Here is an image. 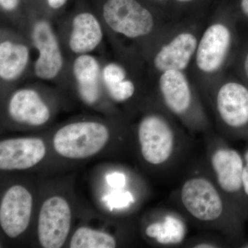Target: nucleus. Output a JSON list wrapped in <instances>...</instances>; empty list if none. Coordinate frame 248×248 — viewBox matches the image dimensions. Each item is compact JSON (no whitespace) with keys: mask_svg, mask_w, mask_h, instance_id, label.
I'll use <instances>...</instances> for the list:
<instances>
[{"mask_svg":"<svg viewBox=\"0 0 248 248\" xmlns=\"http://www.w3.org/2000/svg\"><path fill=\"white\" fill-rule=\"evenodd\" d=\"M178 210L196 226L234 239L241 213L223 195L208 171L192 173L173 192Z\"/></svg>","mask_w":248,"mask_h":248,"instance_id":"1","label":"nucleus"},{"mask_svg":"<svg viewBox=\"0 0 248 248\" xmlns=\"http://www.w3.org/2000/svg\"><path fill=\"white\" fill-rule=\"evenodd\" d=\"M137 140L145 164L169 172L182 162L191 146L185 132L169 115L160 112H150L142 117L137 129Z\"/></svg>","mask_w":248,"mask_h":248,"instance_id":"2","label":"nucleus"},{"mask_svg":"<svg viewBox=\"0 0 248 248\" xmlns=\"http://www.w3.org/2000/svg\"><path fill=\"white\" fill-rule=\"evenodd\" d=\"M204 135L208 172L223 195L241 213L244 202V156L228 145L221 135L210 131Z\"/></svg>","mask_w":248,"mask_h":248,"instance_id":"3","label":"nucleus"},{"mask_svg":"<svg viewBox=\"0 0 248 248\" xmlns=\"http://www.w3.org/2000/svg\"><path fill=\"white\" fill-rule=\"evenodd\" d=\"M159 89L166 110L177 117L190 133L205 135L210 131L208 117L183 71L161 73Z\"/></svg>","mask_w":248,"mask_h":248,"instance_id":"4","label":"nucleus"},{"mask_svg":"<svg viewBox=\"0 0 248 248\" xmlns=\"http://www.w3.org/2000/svg\"><path fill=\"white\" fill-rule=\"evenodd\" d=\"M213 106L223 138L248 134V86L239 80L222 84L215 91Z\"/></svg>","mask_w":248,"mask_h":248,"instance_id":"5","label":"nucleus"},{"mask_svg":"<svg viewBox=\"0 0 248 248\" xmlns=\"http://www.w3.org/2000/svg\"><path fill=\"white\" fill-rule=\"evenodd\" d=\"M110 132L104 124L79 122L59 129L53 138V146L59 155L71 159L94 156L107 144Z\"/></svg>","mask_w":248,"mask_h":248,"instance_id":"6","label":"nucleus"},{"mask_svg":"<svg viewBox=\"0 0 248 248\" xmlns=\"http://www.w3.org/2000/svg\"><path fill=\"white\" fill-rule=\"evenodd\" d=\"M103 17L111 30L130 39L149 35L155 26L153 15L136 0H107Z\"/></svg>","mask_w":248,"mask_h":248,"instance_id":"7","label":"nucleus"},{"mask_svg":"<svg viewBox=\"0 0 248 248\" xmlns=\"http://www.w3.org/2000/svg\"><path fill=\"white\" fill-rule=\"evenodd\" d=\"M71 218L69 204L63 197L54 196L46 200L41 207L37 225L41 246L62 248L69 234Z\"/></svg>","mask_w":248,"mask_h":248,"instance_id":"8","label":"nucleus"},{"mask_svg":"<svg viewBox=\"0 0 248 248\" xmlns=\"http://www.w3.org/2000/svg\"><path fill=\"white\" fill-rule=\"evenodd\" d=\"M232 32L226 24L215 23L207 28L198 42L196 64L204 73L218 71L229 55Z\"/></svg>","mask_w":248,"mask_h":248,"instance_id":"9","label":"nucleus"},{"mask_svg":"<svg viewBox=\"0 0 248 248\" xmlns=\"http://www.w3.org/2000/svg\"><path fill=\"white\" fill-rule=\"evenodd\" d=\"M32 197L24 186L16 185L4 194L0 205V226L11 239L27 231L30 223Z\"/></svg>","mask_w":248,"mask_h":248,"instance_id":"10","label":"nucleus"},{"mask_svg":"<svg viewBox=\"0 0 248 248\" xmlns=\"http://www.w3.org/2000/svg\"><path fill=\"white\" fill-rule=\"evenodd\" d=\"M31 37L39 51L38 58L34 66L36 76L44 80L54 79L62 71L63 60L51 26L46 21H38L34 24Z\"/></svg>","mask_w":248,"mask_h":248,"instance_id":"11","label":"nucleus"},{"mask_svg":"<svg viewBox=\"0 0 248 248\" xmlns=\"http://www.w3.org/2000/svg\"><path fill=\"white\" fill-rule=\"evenodd\" d=\"M46 153L45 142L38 138L9 139L0 142V169L23 170L34 167Z\"/></svg>","mask_w":248,"mask_h":248,"instance_id":"12","label":"nucleus"},{"mask_svg":"<svg viewBox=\"0 0 248 248\" xmlns=\"http://www.w3.org/2000/svg\"><path fill=\"white\" fill-rule=\"evenodd\" d=\"M188 219L177 208L164 209L154 221L144 229L148 239L161 247L184 246L188 235Z\"/></svg>","mask_w":248,"mask_h":248,"instance_id":"13","label":"nucleus"},{"mask_svg":"<svg viewBox=\"0 0 248 248\" xmlns=\"http://www.w3.org/2000/svg\"><path fill=\"white\" fill-rule=\"evenodd\" d=\"M197 46L198 40L192 32L178 34L155 55V68L161 73L171 70L184 71L196 53Z\"/></svg>","mask_w":248,"mask_h":248,"instance_id":"14","label":"nucleus"},{"mask_svg":"<svg viewBox=\"0 0 248 248\" xmlns=\"http://www.w3.org/2000/svg\"><path fill=\"white\" fill-rule=\"evenodd\" d=\"M8 110L11 118L16 122L31 126H40L50 119L48 106L38 93L32 89L16 91L10 99Z\"/></svg>","mask_w":248,"mask_h":248,"instance_id":"15","label":"nucleus"},{"mask_svg":"<svg viewBox=\"0 0 248 248\" xmlns=\"http://www.w3.org/2000/svg\"><path fill=\"white\" fill-rule=\"evenodd\" d=\"M103 31L97 18L90 13L77 15L73 20L69 47L78 55L92 52L100 45Z\"/></svg>","mask_w":248,"mask_h":248,"instance_id":"16","label":"nucleus"},{"mask_svg":"<svg viewBox=\"0 0 248 248\" xmlns=\"http://www.w3.org/2000/svg\"><path fill=\"white\" fill-rule=\"evenodd\" d=\"M73 71L82 100L89 105L97 102L100 76V66L97 59L89 54L80 55L73 62Z\"/></svg>","mask_w":248,"mask_h":248,"instance_id":"17","label":"nucleus"},{"mask_svg":"<svg viewBox=\"0 0 248 248\" xmlns=\"http://www.w3.org/2000/svg\"><path fill=\"white\" fill-rule=\"evenodd\" d=\"M30 58L27 46L11 41L0 44V77L4 81L17 79L25 71Z\"/></svg>","mask_w":248,"mask_h":248,"instance_id":"18","label":"nucleus"},{"mask_svg":"<svg viewBox=\"0 0 248 248\" xmlns=\"http://www.w3.org/2000/svg\"><path fill=\"white\" fill-rule=\"evenodd\" d=\"M117 244V240L112 235L87 227H81L72 236L70 248H113Z\"/></svg>","mask_w":248,"mask_h":248,"instance_id":"19","label":"nucleus"},{"mask_svg":"<svg viewBox=\"0 0 248 248\" xmlns=\"http://www.w3.org/2000/svg\"><path fill=\"white\" fill-rule=\"evenodd\" d=\"M104 202L110 210H128L137 203V197L128 188L115 189L104 198Z\"/></svg>","mask_w":248,"mask_h":248,"instance_id":"20","label":"nucleus"},{"mask_svg":"<svg viewBox=\"0 0 248 248\" xmlns=\"http://www.w3.org/2000/svg\"><path fill=\"white\" fill-rule=\"evenodd\" d=\"M111 98L117 102H124L131 99L136 88L131 80L125 79L120 82L107 86Z\"/></svg>","mask_w":248,"mask_h":248,"instance_id":"21","label":"nucleus"},{"mask_svg":"<svg viewBox=\"0 0 248 248\" xmlns=\"http://www.w3.org/2000/svg\"><path fill=\"white\" fill-rule=\"evenodd\" d=\"M127 73L124 67L116 63H110L104 67L102 78L106 86L126 79Z\"/></svg>","mask_w":248,"mask_h":248,"instance_id":"22","label":"nucleus"},{"mask_svg":"<svg viewBox=\"0 0 248 248\" xmlns=\"http://www.w3.org/2000/svg\"><path fill=\"white\" fill-rule=\"evenodd\" d=\"M185 247L194 248H216L226 247V243L219 238L213 236H195L192 239L187 240Z\"/></svg>","mask_w":248,"mask_h":248,"instance_id":"23","label":"nucleus"},{"mask_svg":"<svg viewBox=\"0 0 248 248\" xmlns=\"http://www.w3.org/2000/svg\"><path fill=\"white\" fill-rule=\"evenodd\" d=\"M107 182L113 189L127 188L128 184V177L125 172H111L107 176Z\"/></svg>","mask_w":248,"mask_h":248,"instance_id":"24","label":"nucleus"},{"mask_svg":"<svg viewBox=\"0 0 248 248\" xmlns=\"http://www.w3.org/2000/svg\"><path fill=\"white\" fill-rule=\"evenodd\" d=\"M244 166L243 170L242 184L243 193L244 199L248 200V149L244 155Z\"/></svg>","mask_w":248,"mask_h":248,"instance_id":"25","label":"nucleus"},{"mask_svg":"<svg viewBox=\"0 0 248 248\" xmlns=\"http://www.w3.org/2000/svg\"><path fill=\"white\" fill-rule=\"evenodd\" d=\"M240 69L244 78V83L248 86V48L246 49L244 53L241 55Z\"/></svg>","mask_w":248,"mask_h":248,"instance_id":"26","label":"nucleus"},{"mask_svg":"<svg viewBox=\"0 0 248 248\" xmlns=\"http://www.w3.org/2000/svg\"><path fill=\"white\" fill-rule=\"evenodd\" d=\"M19 4V0H0V4L5 11H14L17 7Z\"/></svg>","mask_w":248,"mask_h":248,"instance_id":"27","label":"nucleus"},{"mask_svg":"<svg viewBox=\"0 0 248 248\" xmlns=\"http://www.w3.org/2000/svg\"><path fill=\"white\" fill-rule=\"evenodd\" d=\"M67 0H47L50 8L53 9H58L66 4Z\"/></svg>","mask_w":248,"mask_h":248,"instance_id":"28","label":"nucleus"},{"mask_svg":"<svg viewBox=\"0 0 248 248\" xmlns=\"http://www.w3.org/2000/svg\"><path fill=\"white\" fill-rule=\"evenodd\" d=\"M240 9L245 17L248 19V0H241Z\"/></svg>","mask_w":248,"mask_h":248,"instance_id":"29","label":"nucleus"},{"mask_svg":"<svg viewBox=\"0 0 248 248\" xmlns=\"http://www.w3.org/2000/svg\"><path fill=\"white\" fill-rule=\"evenodd\" d=\"M177 1H181V2H187V1H193V0H177Z\"/></svg>","mask_w":248,"mask_h":248,"instance_id":"30","label":"nucleus"}]
</instances>
